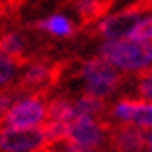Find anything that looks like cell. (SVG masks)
I'll use <instances>...</instances> for the list:
<instances>
[{"mask_svg": "<svg viewBox=\"0 0 152 152\" xmlns=\"http://www.w3.org/2000/svg\"><path fill=\"white\" fill-rule=\"evenodd\" d=\"M102 59L124 71H142L152 67V45L136 39H116L107 41L99 49Z\"/></svg>", "mask_w": 152, "mask_h": 152, "instance_id": "cell-1", "label": "cell"}, {"mask_svg": "<svg viewBox=\"0 0 152 152\" xmlns=\"http://www.w3.org/2000/svg\"><path fill=\"white\" fill-rule=\"evenodd\" d=\"M83 81L87 94L95 97H105L110 95L120 83V75L114 69V65H110L105 59H91L83 65L81 69Z\"/></svg>", "mask_w": 152, "mask_h": 152, "instance_id": "cell-2", "label": "cell"}, {"mask_svg": "<svg viewBox=\"0 0 152 152\" xmlns=\"http://www.w3.org/2000/svg\"><path fill=\"white\" fill-rule=\"evenodd\" d=\"M43 128H4L0 130L2 152H39L47 146Z\"/></svg>", "mask_w": 152, "mask_h": 152, "instance_id": "cell-3", "label": "cell"}, {"mask_svg": "<svg viewBox=\"0 0 152 152\" xmlns=\"http://www.w3.org/2000/svg\"><path fill=\"white\" fill-rule=\"evenodd\" d=\"M47 118V105L39 97H26L10 105L4 126L8 128H37Z\"/></svg>", "mask_w": 152, "mask_h": 152, "instance_id": "cell-4", "label": "cell"}, {"mask_svg": "<svg viewBox=\"0 0 152 152\" xmlns=\"http://www.w3.org/2000/svg\"><path fill=\"white\" fill-rule=\"evenodd\" d=\"M104 138L102 126L89 116H75L67 124V134H65V142L71 148H83L89 150L97 146Z\"/></svg>", "mask_w": 152, "mask_h": 152, "instance_id": "cell-5", "label": "cell"}, {"mask_svg": "<svg viewBox=\"0 0 152 152\" xmlns=\"http://www.w3.org/2000/svg\"><path fill=\"white\" fill-rule=\"evenodd\" d=\"M138 23H140V12H134V10H130V8H126V10L120 12V14H114V16L104 18L99 23V26H97V31L105 39L116 41V39L130 37V33L134 31V26Z\"/></svg>", "mask_w": 152, "mask_h": 152, "instance_id": "cell-6", "label": "cell"}, {"mask_svg": "<svg viewBox=\"0 0 152 152\" xmlns=\"http://www.w3.org/2000/svg\"><path fill=\"white\" fill-rule=\"evenodd\" d=\"M114 116L122 122H130L138 128L152 126V102H132L124 99L114 107Z\"/></svg>", "mask_w": 152, "mask_h": 152, "instance_id": "cell-7", "label": "cell"}, {"mask_svg": "<svg viewBox=\"0 0 152 152\" xmlns=\"http://www.w3.org/2000/svg\"><path fill=\"white\" fill-rule=\"evenodd\" d=\"M112 144L116 152H142V148L146 146L144 134L136 126H126V128L118 130L112 138Z\"/></svg>", "mask_w": 152, "mask_h": 152, "instance_id": "cell-8", "label": "cell"}, {"mask_svg": "<svg viewBox=\"0 0 152 152\" xmlns=\"http://www.w3.org/2000/svg\"><path fill=\"white\" fill-rule=\"evenodd\" d=\"M49 77H51V69H49L47 65H43V63L31 65L23 75V87H26V89H37V87H41L43 83L47 81Z\"/></svg>", "mask_w": 152, "mask_h": 152, "instance_id": "cell-9", "label": "cell"}, {"mask_svg": "<svg viewBox=\"0 0 152 152\" xmlns=\"http://www.w3.org/2000/svg\"><path fill=\"white\" fill-rule=\"evenodd\" d=\"M75 116H77V114H75V110H73V104L67 102V99H53L47 107V118L49 120H55V122H65V124H69Z\"/></svg>", "mask_w": 152, "mask_h": 152, "instance_id": "cell-10", "label": "cell"}, {"mask_svg": "<svg viewBox=\"0 0 152 152\" xmlns=\"http://www.w3.org/2000/svg\"><path fill=\"white\" fill-rule=\"evenodd\" d=\"M73 110L77 116H89L94 118L95 114H99L104 110V104H102V97H95L91 94H85L81 95L79 99L73 102Z\"/></svg>", "mask_w": 152, "mask_h": 152, "instance_id": "cell-11", "label": "cell"}, {"mask_svg": "<svg viewBox=\"0 0 152 152\" xmlns=\"http://www.w3.org/2000/svg\"><path fill=\"white\" fill-rule=\"evenodd\" d=\"M39 28H45L49 33H53V35H59V37H69L73 35V24L65 18V16H49L47 20H41V23H37Z\"/></svg>", "mask_w": 152, "mask_h": 152, "instance_id": "cell-12", "label": "cell"}, {"mask_svg": "<svg viewBox=\"0 0 152 152\" xmlns=\"http://www.w3.org/2000/svg\"><path fill=\"white\" fill-rule=\"evenodd\" d=\"M0 51L4 55L12 57L14 61H18V57L23 55L24 51V39L16 33H10V35H4L0 39Z\"/></svg>", "mask_w": 152, "mask_h": 152, "instance_id": "cell-13", "label": "cell"}, {"mask_svg": "<svg viewBox=\"0 0 152 152\" xmlns=\"http://www.w3.org/2000/svg\"><path fill=\"white\" fill-rule=\"evenodd\" d=\"M105 6H107V4H105ZM105 6L99 0H77V10L81 14L83 23H91L94 18H97V16L105 10Z\"/></svg>", "mask_w": 152, "mask_h": 152, "instance_id": "cell-14", "label": "cell"}, {"mask_svg": "<svg viewBox=\"0 0 152 152\" xmlns=\"http://www.w3.org/2000/svg\"><path fill=\"white\" fill-rule=\"evenodd\" d=\"M16 67H18V63L0 51V89L6 87L16 77Z\"/></svg>", "mask_w": 152, "mask_h": 152, "instance_id": "cell-15", "label": "cell"}, {"mask_svg": "<svg viewBox=\"0 0 152 152\" xmlns=\"http://www.w3.org/2000/svg\"><path fill=\"white\" fill-rule=\"evenodd\" d=\"M130 39H136L142 43H150L152 45V18H144L134 26V31L130 33Z\"/></svg>", "mask_w": 152, "mask_h": 152, "instance_id": "cell-16", "label": "cell"}, {"mask_svg": "<svg viewBox=\"0 0 152 152\" xmlns=\"http://www.w3.org/2000/svg\"><path fill=\"white\" fill-rule=\"evenodd\" d=\"M140 94L144 95L146 99H150V102H152V73H150V75H146V77L140 81Z\"/></svg>", "mask_w": 152, "mask_h": 152, "instance_id": "cell-17", "label": "cell"}, {"mask_svg": "<svg viewBox=\"0 0 152 152\" xmlns=\"http://www.w3.org/2000/svg\"><path fill=\"white\" fill-rule=\"evenodd\" d=\"M10 97L8 95H0V124H4V120H6V114H8V110H10Z\"/></svg>", "mask_w": 152, "mask_h": 152, "instance_id": "cell-18", "label": "cell"}, {"mask_svg": "<svg viewBox=\"0 0 152 152\" xmlns=\"http://www.w3.org/2000/svg\"><path fill=\"white\" fill-rule=\"evenodd\" d=\"M148 8H152V0H140L138 4L130 6V10H134V12H142V10H148Z\"/></svg>", "mask_w": 152, "mask_h": 152, "instance_id": "cell-19", "label": "cell"}, {"mask_svg": "<svg viewBox=\"0 0 152 152\" xmlns=\"http://www.w3.org/2000/svg\"><path fill=\"white\" fill-rule=\"evenodd\" d=\"M144 142H146V146H148L150 152H152V130L148 132V134H144Z\"/></svg>", "mask_w": 152, "mask_h": 152, "instance_id": "cell-20", "label": "cell"}, {"mask_svg": "<svg viewBox=\"0 0 152 152\" xmlns=\"http://www.w3.org/2000/svg\"><path fill=\"white\" fill-rule=\"evenodd\" d=\"M45 150V148H43ZM45 152H59V150H45ZM67 152H91V150H83V148H71V150H67Z\"/></svg>", "mask_w": 152, "mask_h": 152, "instance_id": "cell-21", "label": "cell"}]
</instances>
